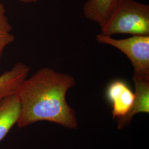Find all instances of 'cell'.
I'll list each match as a JSON object with an SVG mask.
<instances>
[{
  "label": "cell",
  "instance_id": "cell-1",
  "mask_svg": "<svg viewBox=\"0 0 149 149\" xmlns=\"http://www.w3.org/2000/svg\"><path fill=\"white\" fill-rule=\"evenodd\" d=\"M75 83L70 74L49 68H42L27 77L16 92L21 106L18 127L24 128L47 121L65 128H77L76 112L66 99Z\"/></svg>",
  "mask_w": 149,
  "mask_h": 149
},
{
  "label": "cell",
  "instance_id": "cell-2",
  "mask_svg": "<svg viewBox=\"0 0 149 149\" xmlns=\"http://www.w3.org/2000/svg\"><path fill=\"white\" fill-rule=\"evenodd\" d=\"M101 27V34L149 36V6L134 0H119L107 21Z\"/></svg>",
  "mask_w": 149,
  "mask_h": 149
},
{
  "label": "cell",
  "instance_id": "cell-3",
  "mask_svg": "<svg viewBox=\"0 0 149 149\" xmlns=\"http://www.w3.org/2000/svg\"><path fill=\"white\" fill-rule=\"evenodd\" d=\"M96 40L125 54L133 67V75L149 78V36H133L117 39L100 33L97 35Z\"/></svg>",
  "mask_w": 149,
  "mask_h": 149
},
{
  "label": "cell",
  "instance_id": "cell-4",
  "mask_svg": "<svg viewBox=\"0 0 149 149\" xmlns=\"http://www.w3.org/2000/svg\"><path fill=\"white\" fill-rule=\"evenodd\" d=\"M106 96L112 107L113 119L125 117L131 110L135 98L134 92L122 80H114L108 85Z\"/></svg>",
  "mask_w": 149,
  "mask_h": 149
},
{
  "label": "cell",
  "instance_id": "cell-5",
  "mask_svg": "<svg viewBox=\"0 0 149 149\" xmlns=\"http://www.w3.org/2000/svg\"><path fill=\"white\" fill-rule=\"evenodd\" d=\"M135 98L130 112L123 118L118 119L119 129L127 126L134 117L138 113H149V78L133 75Z\"/></svg>",
  "mask_w": 149,
  "mask_h": 149
},
{
  "label": "cell",
  "instance_id": "cell-6",
  "mask_svg": "<svg viewBox=\"0 0 149 149\" xmlns=\"http://www.w3.org/2000/svg\"><path fill=\"white\" fill-rule=\"evenodd\" d=\"M20 112V102L16 93L0 100V142L17 124Z\"/></svg>",
  "mask_w": 149,
  "mask_h": 149
},
{
  "label": "cell",
  "instance_id": "cell-7",
  "mask_svg": "<svg viewBox=\"0 0 149 149\" xmlns=\"http://www.w3.org/2000/svg\"><path fill=\"white\" fill-rule=\"evenodd\" d=\"M31 68L21 62L0 74V100L15 94L22 83L28 77Z\"/></svg>",
  "mask_w": 149,
  "mask_h": 149
},
{
  "label": "cell",
  "instance_id": "cell-8",
  "mask_svg": "<svg viewBox=\"0 0 149 149\" xmlns=\"http://www.w3.org/2000/svg\"><path fill=\"white\" fill-rule=\"evenodd\" d=\"M119 0H88L83 7L86 18L100 27L107 21Z\"/></svg>",
  "mask_w": 149,
  "mask_h": 149
},
{
  "label": "cell",
  "instance_id": "cell-9",
  "mask_svg": "<svg viewBox=\"0 0 149 149\" xmlns=\"http://www.w3.org/2000/svg\"><path fill=\"white\" fill-rule=\"evenodd\" d=\"M4 5L0 2V61L6 48L15 40Z\"/></svg>",
  "mask_w": 149,
  "mask_h": 149
},
{
  "label": "cell",
  "instance_id": "cell-10",
  "mask_svg": "<svg viewBox=\"0 0 149 149\" xmlns=\"http://www.w3.org/2000/svg\"><path fill=\"white\" fill-rule=\"evenodd\" d=\"M21 2L24 3H35L38 2L40 0H18Z\"/></svg>",
  "mask_w": 149,
  "mask_h": 149
}]
</instances>
